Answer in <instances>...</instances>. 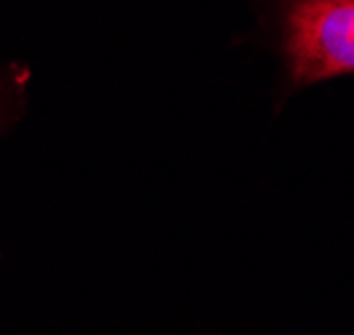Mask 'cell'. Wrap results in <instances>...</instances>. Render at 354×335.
<instances>
[{
	"label": "cell",
	"mask_w": 354,
	"mask_h": 335,
	"mask_svg": "<svg viewBox=\"0 0 354 335\" xmlns=\"http://www.w3.org/2000/svg\"><path fill=\"white\" fill-rule=\"evenodd\" d=\"M285 93L354 75V0H250Z\"/></svg>",
	"instance_id": "cell-1"
},
{
	"label": "cell",
	"mask_w": 354,
	"mask_h": 335,
	"mask_svg": "<svg viewBox=\"0 0 354 335\" xmlns=\"http://www.w3.org/2000/svg\"><path fill=\"white\" fill-rule=\"evenodd\" d=\"M32 70L21 61L0 64V136L11 133L27 112Z\"/></svg>",
	"instance_id": "cell-2"
}]
</instances>
